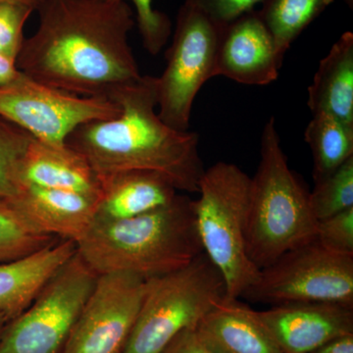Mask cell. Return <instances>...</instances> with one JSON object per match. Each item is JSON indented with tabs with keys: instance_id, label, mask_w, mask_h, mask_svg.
I'll list each match as a JSON object with an SVG mask.
<instances>
[{
	"instance_id": "4316f807",
	"label": "cell",
	"mask_w": 353,
	"mask_h": 353,
	"mask_svg": "<svg viewBox=\"0 0 353 353\" xmlns=\"http://www.w3.org/2000/svg\"><path fill=\"white\" fill-rule=\"evenodd\" d=\"M315 238L331 252L353 256V208L317 222Z\"/></svg>"
},
{
	"instance_id": "5bb4252c",
	"label": "cell",
	"mask_w": 353,
	"mask_h": 353,
	"mask_svg": "<svg viewBox=\"0 0 353 353\" xmlns=\"http://www.w3.org/2000/svg\"><path fill=\"white\" fill-rule=\"evenodd\" d=\"M11 201L43 233L78 243L97 215L95 197L69 190L21 183Z\"/></svg>"
},
{
	"instance_id": "83f0119b",
	"label": "cell",
	"mask_w": 353,
	"mask_h": 353,
	"mask_svg": "<svg viewBox=\"0 0 353 353\" xmlns=\"http://www.w3.org/2000/svg\"><path fill=\"white\" fill-rule=\"evenodd\" d=\"M264 0H183L201 11L215 24L224 27L245 13L254 10Z\"/></svg>"
},
{
	"instance_id": "d6986e66",
	"label": "cell",
	"mask_w": 353,
	"mask_h": 353,
	"mask_svg": "<svg viewBox=\"0 0 353 353\" xmlns=\"http://www.w3.org/2000/svg\"><path fill=\"white\" fill-rule=\"evenodd\" d=\"M308 108L353 129V34L345 32L318 66L308 88Z\"/></svg>"
},
{
	"instance_id": "52a82bcc",
	"label": "cell",
	"mask_w": 353,
	"mask_h": 353,
	"mask_svg": "<svg viewBox=\"0 0 353 353\" xmlns=\"http://www.w3.org/2000/svg\"><path fill=\"white\" fill-rule=\"evenodd\" d=\"M99 275L75 253L39 290L32 303L7 323L0 353H62Z\"/></svg>"
},
{
	"instance_id": "7402d4cb",
	"label": "cell",
	"mask_w": 353,
	"mask_h": 353,
	"mask_svg": "<svg viewBox=\"0 0 353 353\" xmlns=\"http://www.w3.org/2000/svg\"><path fill=\"white\" fill-rule=\"evenodd\" d=\"M58 240L34 226L10 199L0 197V263L22 259Z\"/></svg>"
},
{
	"instance_id": "603a6c76",
	"label": "cell",
	"mask_w": 353,
	"mask_h": 353,
	"mask_svg": "<svg viewBox=\"0 0 353 353\" xmlns=\"http://www.w3.org/2000/svg\"><path fill=\"white\" fill-rule=\"evenodd\" d=\"M314 183L309 205L317 222L353 208V157Z\"/></svg>"
},
{
	"instance_id": "1f68e13d",
	"label": "cell",
	"mask_w": 353,
	"mask_h": 353,
	"mask_svg": "<svg viewBox=\"0 0 353 353\" xmlns=\"http://www.w3.org/2000/svg\"><path fill=\"white\" fill-rule=\"evenodd\" d=\"M44 1L46 0H0V3L1 2H17V3H22L31 7V8L34 9V11H37Z\"/></svg>"
},
{
	"instance_id": "9a60e30c",
	"label": "cell",
	"mask_w": 353,
	"mask_h": 353,
	"mask_svg": "<svg viewBox=\"0 0 353 353\" xmlns=\"http://www.w3.org/2000/svg\"><path fill=\"white\" fill-rule=\"evenodd\" d=\"M199 338L212 353H282L259 311L224 299L202 318Z\"/></svg>"
},
{
	"instance_id": "44dd1931",
	"label": "cell",
	"mask_w": 353,
	"mask_h": 353,
	"mask_svg": "<svg viewBox=\"0 0 353 353\" xmlns=\"http://www.w3.org/2000/svg\"><path fill=\"white\" fill-rule=\"evenodd\" d=\"M334 0H264L260 17L284 59L292 43Z\"/></svg>"
},
{
	"instance_id": "f546056e",
	"label": "cell",
	"mask_w": 353,
	"mask_h": 353,
	"mask_svg": "<svg viewBox=\"0 0 353 353\" xmlns=\"http://www.w3.org/2000/svg\"><path fill=\"white\" fill-rule=\"evenodd\" d=\"M311 353H353V334L338 336Z\"/></svg>"
},
{
	"instance_id": "ffe728a7",
	"label": "cell",
	"mask_w": 353,
	"mask_h": 353,
	"mask_svg": "<svg viewBox=\"0 0 353 353\" xmlns=\"http://www.w3.org/2000/svg\"><path fill=\"white\" fill-rule=\"evenodd\" d=\"M304 139L312 152L314 182L334 173L353 157L352 128L327 114L313 115Z\"/></svg>"
},
{
	"instance_id": "4fadbf2b",
	"label": "cell",
	"mask_w": 353,
	"mask_h": 353,
	"mask_svg": "<svg viewBox=\"0 0 353 353\" xmlns=\"http://www.w3.org/2000/svg\"><path fill=\"white\" fill-rule=\"evenodd\" d=\"M259 315L282 353H311L338 336L353 334V308L339 304H278Z\"/></svg>"
},
{
	"instance_id": "ba28073f",
	"label": "cell",
	"mask_w": 353,
	"mask_h": 353,
	"mask_svg": "<svg viewBox=\"0 0 353 353\" xmlns=\"http://www.w3.org/2000/svg\"><path fill=\"white\" fill-rule=\"evenodd\" d=\"M241 297L272 305L331 303L353 308V256L331 252L313 239L260 269Z\"/></svg>"
},
{
	"instance_id": "f1b7e54d",
	"label": "cell",
	"mask_w": 353,
	"mask_h": 353,
	"mask_svg": "<svg viewBox=\"0 0 353 353\" xmlns=\"http://www.w3.org/2000/svg\"><path fill=\"white\" fill-rule=\"evenodd\" d=\"M161 353H212L197 336L196 329L187 330L174 339Z\"/></svg>"
},
{
	"instance_id": "8fae6325",
	"label": "cell",
	"mask_w": 353,
	"mask_h": 353,
	"mask_svg": "<svg viewBox=\"0 0 353 353\" xmlns=\"http://www.w3.org/2000/svg\"><path fill=\"white\" fill-rule=\"evenodd\" d=\"M145 285L132 273L99 276L62 353H124Z\"/></svg>"
},
{
	"instance_id": "8992f818",
	"label": "cell",
	"mask_w": 353,
	"mask_h": 353,
	"mask_svg": "<svg viewBox=\"0 0 353 353\" xmlns=\"http://www.w3.org/2000/svg\"><path fill=\"white\" fill-rule=\"evenodd\" d=\"M224 299V279L204 252L179 270L148 279L124 353H161Z\"/></svg>"
},
{
	"instance_id": "2e32d148",
	"label": "cell",
	"mask_w": 353,
	"mask_h": 353,
	"mask_svg": "<svg viewBox=\"0 0 353 353\" xmlns=\"http://www.w3.org/2000/svg\"><path fill=\"white\" fill-rule=\"evenodd\" d=\"M69 190L99 199L101 181L92 165L69 145L32 138L20 165V185Z\"/></svg>"
},
{
	"instance_id": "d6a6232c",
	"label": "cell",
	"mask_w": 353,
	"mask_h": 353,
	"mask_svg": "<svg viewBox=\"0 0 353 353\" xmlns=\"http://www.w3.org/2000/svg\"><path fill=\"white\" fill-rule=\"evenodd\" d=\"M8 321H10L9 318L7 317L4 313H2L1 311H0V336H1L2 332H3V330L6 328V324Z\"/></svg>"
},
{
	"instance_id": "cb8c5ba5",
	"label": "cell",
	"mask_w": 353,
	"mask_h": 353,
	"mask_svg": "<svg viewBox=\"0 0 353 353\" xmlns=\"http://www.w3.org/2000/svg\"><path fill=\"white\" fill-rule=\"evenodd\" d=\"M32 137L0 117V197L11 199L20 187V165Z\"/></svg>"
},
{
	"instance_id": "3957f363",
	"label": "cell",
	"mask_w": 353,
	"mask_h": 353,
	"mask_svg": "<svg viewBox=\"0 0 353 353\" xmlns=\"http://www.w3.org/2000/svg\"><path fill=\"white\" fill-rule=\"evenodd\" d=\"M77 252L97 275L132 273L148 279L183 268L202 250L194 199L185 194L122 220L95 218Z\"/></svg>"
},
{
	"instance_id": "4dcf8cb0",
	"label": "cell",
	"mask_w": 353,
	"mask_h": 353,
	"mask_svg": "<svg viewBox=\"0 0 353 353\" xmlns=\"http://www.w3.org/2000/svg\"><path fill=\"white\" fill-rule=\"evenodd\" d=\"M22 73L17 68V65L10 58L0 54V87L8 85L20 78Z\"/></svg>"
},
{
	"instance_id": "6da1fadb",
	"label": "cell",
	"mask_w": 353,
	"mask_h": 353,
	"mask_svg": "<svg viewBox=\"0 0 353 353\" xmlns=\"http://www.w3.org/2000/svg\"><path fill=\"white\" fill-rule=\"evenodd\" d=\"M36 32L26 39L16 65L48 87L110 99L141 78L129 44L136 24L127 1L46 0Z\"/></svg>"
},
{
	"instance_id": "836d02e7",
	"label": "cell",
	"mask_w": 353,
	"mask_h": 353,
	"mask_svg": "<svg viewBox=\"0 0 353 353\" xmlns=\"http://www.w3.org/2000/svg\"><path fill=\"white\" fill-rule=\"evenodd\" d=\"M343 1H345V3H347V6L350 7V8H352V7H353V0H343Z\"/></svg>"
},
{
	"instance_id": "30bf717a",
	"label": "cell",
	"mask_w": 353,
	"mask_h": 353,
	"mask_svg": "<svg viewBox=\"0 0 353 353\" xmlns=\"http://www.w3.org/2000/svg\"><path fill=\"white\" fill-rule=\"evenodd\" d=\"M120 111L110 99L69 94L23 73L17 80L0 87V117L48 145H65L81 125L112 119Z\"/></svg>"
},
{
	"instance_id": "7a4b0ae2",
	"label": "cell",
	"mask_w": 353,
	"mask_h": 353,
	"mask_svg": "<svg viewBox=\"0 0 353 353\" xmlns=\"http://www.w3.org/2000/svg\"><path fill=\"white\" fill-rule=\"evenodd\" d=\"M118 116L77 128L66 145L81 153L97 175L121 171L155 172L178 192H197L204 168L196 132L178 131L157 112V77L118 88L111 97Z\"/></svg>"
},
{
	"instance_id": "d4e9b609",
	"label": "cell",
	"mask_w": 353,
	"mask_h": 353,
	"mask_svg": "<svg viewBox=\"0 0 353 353\" xmlns=\"http://www.w3.org/2000/svg\"><path fill=\"white\" fill-rule=\"evenodd\" d=\"M121 2L126 0H104ZM136 9V23L143 48L150 54L157 55L172 34V22L167 14L153 7V0H130Z\"/></svg>"
},
{
	"instance_id": "e0dca14e",
	"label": "cell",
	"mask_w": 353,
	"mask_h": 353,
	"mask_svg": "<svg viewBox=\"0 0 353 353\" xmlns=\"http://www.w3.org/2000/svg\"><path fill=\"white\" fill-rule=\"evenodd\" d=\"M101 194L95 218L122 220L170 203L178 190L161 174L130 170L99 176Z\"/></svg>"
},
{
	"instance_id": "ac0fdd59",
	"label": "cell",
	"mask_w": 353,
	"mask_h": 353,
	"mask_svg": "<svg viewBox=\"0 0 353 353\" xmlns=\"http://www.w3.org/2000/svg\"><path fill=\"white\" fill-rule=\"evenodd\" d=\"M77 252L74 241L58 240L22 259L0 263V311L13 319L25 310L55 272Z\"/></svg>"
},
{
	"instance_id": "277c9868",
	"label": "cell",
	"mask_w": 353,
	"mask_h": 353,
	"mask_svg": "<svg viewBox=\"0 0 353 353\" xmlns=\"http://www.w3.org/2000/svg\"><path fill=\"white\" fill-rule=\"evenodd\" d=\"M316 227L309 192L290 168L271 117L262 131L259 168L252 178L248 256L259 270L263 269L292 248L315 239Z\"/></svg>"
},
{
	"instance_id": "5b68a950",
	"label": "cell",
	"mask_w": 353,
	"mask_h": 353,
	"mask_svg": "<svg viewBox=\"0 0 353 353\" xmlns=\"http://www.w3.org/2000/svg\"><path fill=\"white\" fill-rule=\"evenodd\" d=\"M252 176L236 164L217 162L204 170L194 199L202 250L226 284V299H240L259 277L246 248Z\"/></svg>"
},
{
	"instance_id": "9c48e42d",
	"label": "cell",
	"mask_w": 353,
	"mask_h": 353,
	"mask_svg": "<svg viewBox=\"0 0 353 353\" xmlns=\"http://www.w3.org/2000/svg\"><path fill=\"white\" fill-rule=\"evenodd\" d=\"M221 30L196 7L183 2L179 8L166 67L157 78L158 115L173 129L189 131L194 99L215 77Z\"/></svg>"
},
{
	"instance_id": "7c38bea8",
	"label": "cell",
	"mask_w": 353,
	"mask_h": 353,
	"mask_svg": "<svg viewBox=\"0 0 353 353\" xmlns=\"http://www.w3.org/2000/svg\"><path fill=\"white\" fill-rule=\"evenodd\" d=\"M283 60L273 36L254 9L222 27L215 77L246 85H266L277 80Z\"/></svg>"
},
{
	"instance_id": "484cf974",
	"label": "cell",
	"mask_w": 353,
	"mask_h": 353,
	"mask_svg": "<svg viewBox=\"0 0 353 353\" xmlns=\"http://www.w3.org/2000/svg\"><path fill=\"white\" fill-rule=\"evenodd\" d=\"M34 9L17 2L0 3V54L16 62L24 44V26Z\"/></svg>"
}]
</instances>
